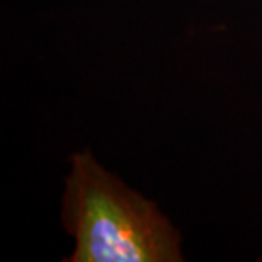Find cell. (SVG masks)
<instances>
[{"label":"cell","mask_w":262,"mask_h":262,"mask_svg":"<svg viewBox=\"0 0 262 262\" xmlns=\"http://www.w3.org/2000/svg\"><path fill=\"white\" fill-rule=\"evenodd\" d=\"M61 225L75 240L65 262H181V233L159 206L96 160L70 157Z\"/></svg>","instance_id":"1"}]
</instances>
